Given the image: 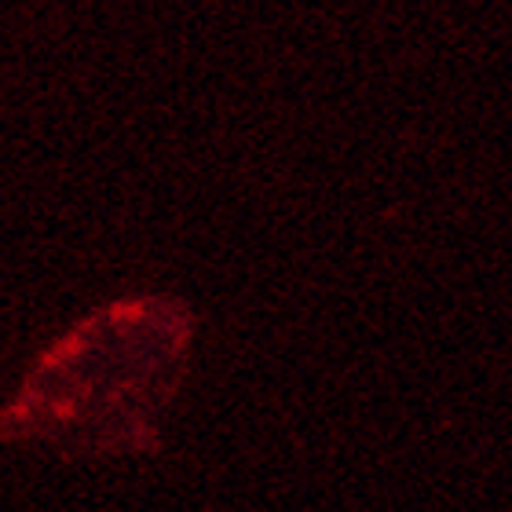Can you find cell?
Segmentation results:
<instances>
[{
    "label": "cell",
    "instance_id": "1",
    "mask_svg": "<svg viewBox=\"0 0 512 512\" xmlns=\"http://www.w3.org/2000/svg\"><path fill=\"white\" fill-rule=\"evenodd\" d=\"M191 341L194 315L183 300L132 297L92 311L33 363L4 406V439H41L66 458L147 454Z\"/></svg>",
    "mask_w": 512,
    "mask_h": 512
}]
</instances>
